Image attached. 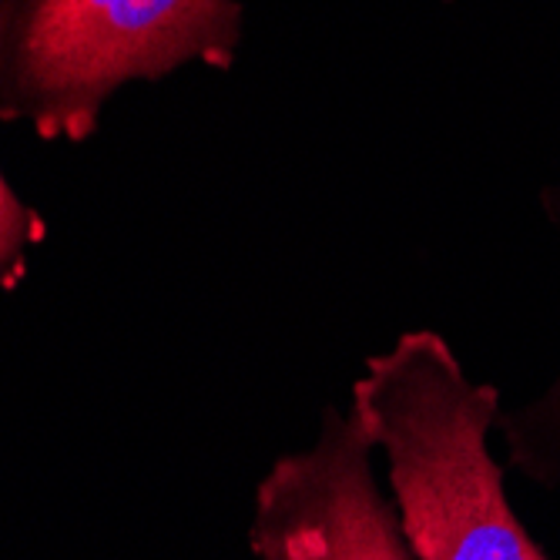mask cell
I'll list each match as a JSON object with an SVG mask.
<instances>
[{
  "mask_svg": "<svg viewBox=\"0 0 560 560\" xmlns=\"http://www.w3.org/2000/svg\"><path fill=\"white\" fill-rule=\"evenodd\" d=\"M540 206L560 235V182L540 191ZM506 446V467L540 487H560V376L517 410H500L497 427Z\"/></svg>",
  "mask_w": 560,
  "mask_h": 560,
  "instance_id": "4",
  "label": "cell"
},
{
  "mask_svg": "<svg viewBox=\"0 0 560 560\" xmlns=\"http://www.w3.org/2000/svg\"><path fill=\"white\" fill-rule=\"evenodd\" d=\"M373 440L352 410L323 413L310 450L285 453L256 490L248 547L259 560H413L373 477Z\"/></svg>",
  "mask_w": 560,
  "mask_h": 560,
  "instance_id": "3",
  "label": "cell"
},
{
  "mask_svg": "<svg viewBox=\"0 0 560 560\" xmlns=\"http://www.w3.org/2000/svg\"><path fill=\"white\" fill-rule=\"evenodd\" d=\"M349 410L386 453L413 560H547L506 500L487 443L500 393L474 383L440 332H406L366 360Z\"/></svg>",
  "mask_w": 560,
  "mask_h": 560,
  "instance_id": "1",
  "label": "cell"
},
{
  "mask_svg": "<svg viewBox=\"0 0 560 560\" xmlns=\"http://www.w3.org/2000/svg\"><path fill=\"white\" fill-rule=\"evenodd\" d=\"M47 235L44 219L24 206L0 172V289H11L27 276L31 248Z\"/></svg>",
  "mask_w": 560,
  "mask_h": 560,
  "instance_id": "5",
  "label": "cell"
},
{
  "mask_svg": "<svg viewBox=\"0 0 560 560\" xmlns=\"http://www.w3.org/2000/svg\"><path fill=\"white\" fill-rule=\"evenodd\" d=\"M238 47V0H0V121L88 141L121 84L229 71Z\"/></svg>",
  "mask_w": 560,
  "mask_h": 560,
  "instance_id": "2",
  "label": "cell"
}]
</instances>
